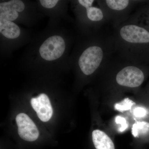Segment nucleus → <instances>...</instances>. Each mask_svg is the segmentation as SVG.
I'll list each match as a JSON object with an SVG mask.
<instances>
[{"label":"nucleus","mask_w":149,"mask_h":149,"mask_svg":"<svg viewBox=\"0 0 149 149\" xmlns=\"http://www.w3.org/2000/svg\"><path fill=\"white\" fill-rule=\"evenodd\" d=\"M128 0H106L104 3L110 10L114 12H124L131 3Z\"/></svg>","instance_id":"nucleus-10"},{"label":"nucleus","mask_w":149,"mask_h":149,"mask_svg":"<svg viewBox=\"0 0 149 149\" xmlns=\"http://www.w3.org/2000/svg\"><path fill=\"white\" fill-rule=\"evenodd\" d=\"M65 43L60 36H53L49 37L40 48L42 57L46 60L53 61L59 58L64 53Z\"/></svg>","instance_id":"nucleus-4"},{"label":"nucleus","mask_w":149,"mask_h":149,"mask_svg":"<svg viewBox=\"0 0 149 149\" xmlns=\"http://www.w3.org/2000/svg\"><path fill=\"white\" fill-rule=\"evenodd\" d=\"M58 1V0H40L41 5L46 8H52L56 5Z\"/></svg>","instance_id":"nucleus-17"},{"label":"nucleus","mask_w":149,"mask_h":149,"mask_svg":"<svg viewBox=\"0 0 149 149\" xmlns=\"http://www.w3.org/2000/svg\"><path fill=\"white\" fill-rule=\"evenodd\" d=\"M85 8L86 9L87 16L91 21L100 22L103 20L104 14L101 9L92 6Z\"/></svg>","instance_id":"nucleus-11"},{"label":"nucleus","mask_w":149,"mask_h":149,"mask_svg":"<svg viewBox=\"0 0 149 149\" xmlns=\"http://www.w3.org/2000/svg\"><path fill=\"white\" fill-rule=\"evenodd\" d=\"M135 104V103L130 99L127 98L124 99L120 103L115 104L114 108L118 111L123 112L131 109V107Z\"/></svg>","instance_id":"nucleus-13"},{"label":"nucleus","mask_w":149,"mask_h":149,"mask_svg":"<svg viewBox=\"0 0 149 149\" xmlns=\"http://www.w3.org/2000/svg\"><path fill=\"white\" fill-rule=\"evenodd\" d=\"M78 2L85 8L88 7L92 6L94 1L93 0H78Z\"/></svg>","instance_id":"nucleus-18"},{"label":"nucleus","mask_w":149,"mask_h":149,"mask_svg":"<svg viewBox=\"0 0 149 149\" xmlns=\"http://www.w3.org/2000/svg\"><path fill=\"white\" fill-rule=\"evenodd\" d=\"M0 32L8 39H15L20 35L19 27L13 22L0 19Z\"/></svg>","instance_id":"nucleus-9"},{"label":"nucleus","mask_w":149,"mask_h":149,"mask_svg":"<svg viewBox=\"0 0 149 149\" xmlns=\"http://www.w3.org/2000/svg\"><path fill=\"white\" fill-rule=\"evenodd\" d=\"M139 64H127L118 72L116 81L118 85L130 88H138L145 80V73Z\"/></svg>","instance_id":"nucleus-3"},{"label":"nucleus","mask_w":149,"mask_h":149,"mask_svg":"<svg viewBox=\"0 0 149 149\" xmlns=\"http://www.w3.org/2000/svg\"><path fill=\"white\" fill-rule=\"evenodd\" d=\"M92 139L96 149H115L111 139L101 130H94L92 133Z\"/></svg>","instance_id":"nucleus-8"},{"label":"nucleus","mask_w":149,"mask_h":149,"mask_svg":"<svg viewBox=\"0 0 149 149\" xmlns=\"http://www.w3.org/2000/svg\"><path fill=\"white\" fill-rule=\"evenodd\" d=\"M117 37L123 47L131 50V54L135 53L139 63H149L148 29L139 24H126L119 28Z\"/></svg>","instance_id":"nucleus-1"},{"label":"nucleus","mask_w":149,"mask_h":149,"mask_svg":"<svg viewBox=\"0 0 149 149\" xmlns=\"http://www.w3.org/2000/svg\"><path fill=\"white\" fill-rule=\"evenodd\" d=\"M115 122L116 124H119L120 125V127L118 129V131L119 132H123L128 128V123L126 119L124 118L119 116H116L115 118Z\"/></svg>","instance_id":"nucleus-15"},{"label":"nucleus","mask_w":149,"mask_h":149,"mask_svg":"<svg viewBox=\"0 0 149 149\" xmlns=\"http://www.w3.org/2000/svg\"><path fill=\"white\" fill-rule=\"evenodd\" d=\"M142 22L140 24L149 30V5L144 8L142 11Z\"/></svg>","instance_id":"nucleus-14"},{"label":"nucleus","mask_w":149,"mask_h":149,"mask_svg":"<svg viewBox=\"0 0 149 149\" xmlns=\"http://www.w3.org/2000/svg\"><path fill=\"white\" fill-rule=\"evenodd\" d=\"M105 43L89 47L82 53L78 60V65L82 72L91 75L104 64L108 56V49Z\"/></svg>","instance_id":"nucleus-2"},{"label":"nucleus","mask_w":149,"mask_h":149,"mask_svg":"<svg viewBox=\"0 0 149 149\" xmlns=\"http://www.w3.org/2000/svg\"><path fill=\"white\" fill-rule=\"evenodd\" d=\"M16 121L18 134L22 139L32 142L38 139L39 130L35 123L27 114L19 113L17 116Z\"/></svg>","instance_id":"nucleus-5"},{"label":"nucleus","mask_w":149,"mask_h":149,"mask_svg":"<svg viewBox=\"0 0 149 149\" xmlns=\"http://www.w3.org/2000/svg\"><path fill=\"white\" fill-rule=\"evenodd\" d=\"M24 3L19 0H12L0 3V19L12 21L18 17V12L24 10Z\"/></svg>","instance_id":"nucleus-7"},{"label":"nucleus","mask_w":149,"mask_h":149,"mask_svg":"<svg viewBox=\"0 0 149 149\" xmlns=\"http://www.w3.org/2000/svg\"><path fill=\"white\" fill-rule=\"evenodd\" d=\"M149 130V123L141 121L136 122L133 125L132 134L135 138L140 135L146 134Z\"/></svg>","instance_id":"nucleus-12"},{"label":"nucleus","mask_w":149,"mask_h":149,"mask_svg":"<svg viewBox=\"0 0 149 149\" xmlns=\"http://www.w3.org/2000/svg\"><path fill=\"white\" fill-rule=\"evenodd\" d=\"M31 105L37 113V116L43 122H47L53 114V109L49 99L45 94H41L31 100Z\"/></svg>","instance_id":"nucleus-6"},{"label":"nucleus","mask_w":149,"mask_h":149,"mask_svg":"<svg viewBox=\"0 0 149 149\" xmlns=\"http://www.w3.org/2000/svg\"><path fill=\"white\" fill-rule=\"evenodd\" d=\"M147 111L145 108L142 107H137L133 111V114L136 117L142 118L146 115Z\"/></svg>","instance_id":"nucleus-16"}]
</instances>
